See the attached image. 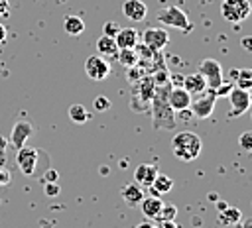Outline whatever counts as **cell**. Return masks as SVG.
<instances>
[{
    "label": "cell",
    "mask_w": 252,
    "mask_h": 228,
    "mask_svg": "<svg viewBox=\"0 0 252 228\" xmlns=\"http://www.w3.org/2000/svg\"><path fill=\"white\" fill-rule=\"evenodd\" d=\"M169 83L165 85H156L154 94L150 98V114H152V126L156 130H175V116L173 108L167 102V92H169Z\"/></svg>",
    "instance_id": "6da1fadb"
},
{
    "label": "cell",
    "mask_w": 252,
    "mask_h": 228,
    "mask_svg": "<svg viewBox=\"0 0 252 228\" xmlns=\"http://www.w3.org/2000/svg\"><path fill=\"white\" fill-rule=\"evenodd\" d=\"M201 149H203V142L201 138L195 134V132H189V130H183V132H177L171 140V151L175 157L183 159V161H193L201 155Z\"/></svg>",
    "instance_id": "7a4b0ae2"
},
{
    "label": "cell",
    "mask_w": 252,
    "mask_h": 228,
    "mask_svg": "<svg viewBox=\"0 0 252 228\" xmlns=\"http://www.w3.org/2000/svg\"><path fill=\"white\" fill-rule=\"evenodd\" d=\"M43 157H49L45 151H41V149H37V147H28V145H24V147H20L18 149V155H16V163H18V169L26 175V177H35V175H39L41 173V169H39V165H45V163H49V161H41Z\"/></svg>",
    "instance_id": "3957f363"
},
{
    "label": "cell",
    "mask_w": 252,
    "mask_h": 228,
    "mask_svg": "<svg viewBox=\"0 0 252 228\" xmlns=\"http://www.w3.org/2000/svg\"><path fill=\"white\" fill-rule=\"evenodd\" d=\"M156 20L163 26H169V28H177L181 31H189L193 29V24L189 22L187 14L179 8V6H165L161 10H158L156 14Z\"/></svg>",
    "instance_id": "277c9868"
},
{
    "label": "cell",
    "mask_w": 252,
    "mask_h": 228,
    "mask_svg": "<svg viewBox=\"0 0 252 228\" xmlns=\"http://www.w3.org/2000/svg\"><path fill=\"white\" fill-rule=\"evenodd\" d=\"M215 102H217V94L213 88H207L195 96H191V104H189V110L191 114H195L199 120H205L213 114L215 110Z\"/></svg>",
    "instance_id": "5b68a950"
},
{
    "label": "cell",
    "mask_w": 252,
    "mask_h": 228,
    "mask_svg": "<svg viewBox=\"0 0 252 228\" xmlns=\"http://www.w3.org/2000/svg\"><path fill=\"white\" fill-rule=\"evenodd\" d=\"M250 10H252V6L248 0H222V6H220L222 18L230 24L244 22L250 16Z\"/></svg>",
    "instance_id": "8992f818"
},
{
    "label": "cell",
    "mask_w": 252,
    "mask_h": 228,
    "mask_svg": "<svg viewBox=\"0 0 252 228\" xmlns=\"http://www.w3.org/2000/svg\"><path fill=\"white\" fill-rule=\"evenodd\" d=\"M199 73L205 77V83H207V88H217L220 83H222V65L217 61V59H211V57H207V59H203L201 63H199Z\"/></svg>",
    "instance_id": "52a82bcc"
},
{
    "label": "cell",
    "mask_w": 252,
    "mask_h": 228,
    "mask_svg": "<svg viewBox=\"0 0 252 228\" xmlns=\"http://www.w3.org/2000/svg\"><path fill=\"white\" fill-rule=\"evenodd\" d=\"M85 73L93 81H104L110 75V63L102 55H91L85 61Z\"/></svg>",
    "instance_id": "ba28073f"
},
{
    "label": "cell",
    "mask_w": 252,
    "mask_h": 228,
    "mask_svg": "<svg viewBox=\"0 0 252 228\" xmlns=\"http://www.w3.org/2000/svg\"><path fill=\"white\" fill-rule=\"evenodd\" d=\"M228 100H230L228 118H238L250 108V90H242V88L234 86L228 94Z\"/></svg>",
    "instance_id": "9c48e42d"
},
{
    "label": "cell",
    "mask_w": 252,
    "mask_h": 228,
    "mask_svg": "<svg viewBox=\"0 0 252 228\" xmlns=\"http://www.w3.org/2000/svg\"><path fill=\"white\" fill-rule=\"evenodd\" d=\"M142 41L144 45H148L152 51H161L167 43H169V33L163 28H148L142 33Z\"/></svg>",
    "instance_id": "30bf717a"
},
{
    "label": "cell",
    "mask_w": 252,
    "mask_h": 228,
    "mask_svg": "<svg viewBox=\"0 0 252 228\" xmlns=\"http://www.w3.org/2000/svg\"><path fill=\"white\" fill-rule=\"evenodd\" d=\"M33 136V124H30L28 120H18L14 126H12V134H10V140L14 143L16 149L24 147L28 138Z\"/></svg>",
    "instance_id": "8fae6325"
},
{
    "label": "cell",
    "mask_w": 252,
    "mask_h": 228,
    "mask_svg": "<svg viewBox=\"0 0 252 228\" xmlns=\"http://www.w3.org/2000/svg\"><path fill=\"white\" fill-rule=\"evenodd\" d=\"M167 102H169V106H171L175 112H179V110H187L189 104H191V94H189L183 86H169Z\"/></svg>",
    "instance_id": "7c38bea8"
},
{
    "label": "cell",
    "mask_w": 252,
    "mask_h": 228,
    "mask_svg": "<svg viewBox=\"0 0 252 228\" xmlns=\"http://www.w3.org/2000/svg\"><path fill=\"white\" fill-rule=\"evenodd\" d=\"M158 173H159V171H158V165H156V163H142V165H138L136 171H134V183H138L140 187L148 189V187L152 185V181L156 179Z\"/></svg>",
    "instance_id": "4fadbf2b"
},
{
    "label": "cell",
    "mask_w": 252,
    "mask_h": 228,
    "mask_svg": "<svg viewBox=\"0 0 252 228\" xmlns=\"http://www.w3.org/2000/svg\"><path fill=\"white\" fill-rule=\"evenodd\" d=\"M122 14L130 20V22H142L148 14V6L142 0H126L122 4Z\"/></svg>",
    "instance_id": "5bb4252c"
},
{
    "label": "cell",
    "mask_w": 252,
    "mask_h": 228,
    "mask_svg": "<svg viewBox=\"0 0 252 228\" xmlns=\"http://www.w3.org/2000/svg\"><path fill=\"white\" fill-rule=\"evenodd\" d=\"M181 86L191 94V96H195V94H199V92H203V90H207V83H205V77L197 71V73H189V75H185L183 77V83H181Z\"/></svg>",
    "instance_id": "9a60e30c"
},
{
    "label": "cell",
    "mask_w": 252,
    "mask_h": 228,
    "mask_svg": "<svg viewBox=\"0 0 252 228\" xmlns=\"http://www.w3.org/2000/svg\"><path fill=\"white\" fill-rule=\"evenodd\" d=\"M120 195L128 206H138L146 193H144V187H140L138 183H128L120 189Z\"/></svg>",
    "instance_id": "2e32d148"
},
{
    "label": "cell",
    "mask_w": 252,
    "mask_h": 228,
    "mask_svg": "<svg viewBox=\"0 0 252 228\" xmlns=\"http://www.w3.org/2000/svg\"><path fill=\"white\" fill-rule=\"evenodd\" d=\"M161 204H163V200H161L158 195H148V197H144V199L140 200L138 206H140V210H142V214H144L146 218L156 220V216H158Z\"/></svg>",
    "instance_id": "e0dca14e"
},
{
    "label": "cell",
    "mask_w": 252,
    "mask_h": 228,
    "mask_svg": "<svg viewBox=\"0 0 252 228\" xmlns=\"http://www.w3.org/2000/svg\"><path fill=\"white\" fill-rule=\"evenodd\" d=\"M138 31L134 28H120L118 33L114 35V41L118 45V49H130L138 43Z\"/></svg>",
    "instance_id": "ac0fdd59"
},
{
    "label": "cell",
    "mask_w": 252,
    "mask_h": 228,
    "mask_svg": "<svg viewBox=\"0 0 252 228\" xmlns=\"http://www.w3.org/2000/svg\"><path fill=\"white\" fill-rule=\"evenodd\" d=\"M152 191V195H167L171 189H173V179L169 175H163V173H158L156 179L152 181V185L148 187Z\"/></svg>",
    "instance_id": "d6986e66"
},
{
    "label": "cell",
    "mask_w": 252,
    "mask_h": 228,
    "mask_svg": "<svg viewBox=\"0 0 252 228\" xmlns=\"http://www.w3.org/2000/svg\"><path fill=\"white\" fill-rule=\"evenodd\" d=\"M240 220H242V212L234 206H226V208L219 210V216H217V222L220 226H236V224H240Z\"/></svg>",
    "instance_id": "ffe728a7"
},
{
    "label": "cell",
    "mask_w": 252,
    "mask_h": 228,
    "mask_svg": "<svg viewBox=\"0 0 252 228\" xmlns=\"http://www.w3.org/2000/svg\"><path fill=\"white\" fill-rule=\"evenodd\" d=\"M63 31L67 33V35H73V37H77V35H81L83 31H85V22H83V18L81 16H65L63 18Z\"/></svg>",
    "instance_id": "44dd1931"
},
{
    "label": "cell",
    "mask_w": 252,
    "mask_h": 228,
    "mask_svg": "<svg viewBox=\"0 0 252 228\" xmlns=\"http://www.w3.org/2000/svg\"><path fill=\"white\" fill-rule=\"evenodd\" d=\"M96 51H98V55H102V57H116L118 45H116L114 37L102 33V35L96 39Z\"/></svg>",
    "instance_id": "7402d4cb"
},
{
    "label": "cell",
    "mask_w": 252,
    "mask_h": 228,
    "mask_svg": "<svg viewBox=\"0 0 252 228\" xmlns=\"http://www.w3.org/2000/svg\"><path fill=\"white\" fill-rule=\"evenodd\" d=\"M69 118H71V122H75V124H85V122L91 118V114L87 112V108H85L83 104H71V106H69Z\"/></svg>",
    "instance_id": "603a6c76"
},
{
    "label": "cell",
    "mask_w": 252,
    "mask_h": 228,
    "mask_svg": "<svg viewBox=\"0 0 252 228\" xmlns=\"http://www.w3.org/2000/svg\"><path fill=\"white\" fill-rule=\"evenodd\" d=\"M116 59L128 69V67H134V65H138V55H136V51H134V47H130V49H118V53H116Z\"/></svg>",
    "instance_id": "cb8c5ba5"
},
{
    "label": "cell",
    "mask_w": 252,
    "mask_h": 228,
    "mask_svg": "<svg viewBox=\"0 0 252 228\" xmlns=\"http://www.w3.org/2000/svg\"><path fill=\"white\" fill-rule=\"evenodd\" d=\"M234 86L242 88V90H250L252 88V71L250 69H238Z\"/></svg>",
    "instance_id": "d4e9b609"
},
{
    "label": "cell",
    "mask_w": 252,
    "mask_h": 228,
    "mask_svg": "<svg viewBox=\"0 0 252 228\" xmlns=\"http://www.w3.org/2000/svg\"><path fill=\"white\" fill-rule=\"evenodd\" d=\"M175 216H177V206L175 204H161V208H159V212H158V216H156V220L159 222V220H175Z\"/></svg>",
    "instance_id": "484cf974"
},
{
    "label": "cell",
    "mask_w": 252,
    "mask_h": 228,
    "mask_svg": "<svg viewBox=\"0 0 252 228\" xmlns=\"http://www.w3.org/2000/svg\"><path fill=\"white\" fill-rule=\"evenodd\" d=\"M93 108H94L96 112H106V110L110 108V100L100 94V96H96V98L93 100Z\"/></svg>",
    "instance_id": "4316f807"
},
{
    "label": "cell",
    "mask_w": 252,
    "mask_h": 228,
    "mask_svg": "<svg viewBox=\"0 0 252 228\" xmlns=\"http://www.w3.org/2000/svg\"><path fill=\"white\" fill-rule=\"evenodd\" d=\"M238 143H240V147H242V149L250 151V149H252V132H250V130L242 132V134L238 136Z\"/></svg>",
    "instance_id": "83f0119b"
},
{
    "label": "cell",
    "mask_w": 252,
    "mask_h": 228,
    "mask_svg": "<svg viewBox=\"0 0 252 228\" xmlns=\"http://www.w3.org/2000/svg\"><path fill=\"white\" fill-rule=\"evenodd\" d=\"M232 88H234V83H232V81H226V83L222 81V83L215 88V94H217V96H228Z\"/></svg>",
    "instance_id": "f1b7e54d"
},
{
    "label": "cell",
    "mask_w": 252,
    "mask_h": 228,
    "mask_svg": "<svg viewBox=\"0 0 252 228\" xmlns=\"http://www.w3.org/2000/svg\"><path fill=\"white\" fill-rule=\"evenodd\" d=\"M57 179H59V173L55 171V169H45L43 173H41V181L43 183H57Z\"/></svg>",
    "instance_id": "f546056e"
},
{
    "label": "cell",
    "mask_w": 252,
    "mask_h": 228,
    "mask_svg": "<svg viewBox=\"0 0 252 228\" xmlns=\"http://www.w3.org/2000/svg\"><path fill=\"white\" fill-rule=\"evenodd\" d=\"M118 29H120V26H118L116 22H106V24L102 26V33H104V35H110V37H114V35L118 33Z\"/></svg>",
    "instance_id": "4dcf8cb0"
},
{
    "label": "cell",
    "mask_w": 252,
    "mask_h": 228,
    "mask_svg": "<svg viewBox=\"0 0 252 228\" xmlns=\"http://www.w3.org/2000/svg\"><path fill=\"white\" fill-rule=\"evenodd\" d=\"M43 193L47 197H57L59 195V185L57 183H43Z\"/></svg>",
    "instance_id": "1f68e13d"
},
{
    "label": "cell",
    "mask_w": 252,
    "mask_h": 228,
    "mask_svg": "<svg viewBox=\"0 0 252 228\" xmlns=\"http://www.w3.org/2000/svg\"><path fill=\"white\" fill-rule=\"evenodd\" d=\"M156 226L158 228H179V224L175 220H159Z\"/></svg>",
    "instance_id": "d6a6232c"
},
{
    "label": "cell",
    "mask_w": 252,
    "mask_h": 228,
    "mask_svg": "<svg viewBox=\"0 0 252 228\" xmlns=\"http://www.w3.org/2000/svg\"><path fill=\"white\" fill-rule=\"evenodd\" d=\"M183 83V75H169V85L171 86H181Z\"/></svg>",
    "instance_id": "836d02e7"
},
{
    "label": "cell",
    "mask_w": 252,
    "mask_h": 228,
    "mask_svg": "<svg viewBox=\"0 0 252 228\" xmlns=\"http://www.w3.org/2000/svg\"><path fill=\"white\" fill-rule=\"evenodd\" d=\"M240 45H242L246 51H252V37H250V35H244V37L240 39Z\"/></svg>",
    "instance_id": "e575fe53"
},
{
    "label": "cell",
    "mask_w": 252,
    "mask_h": 228,
    "mask_svg": "<svg viewBox=\"0 0 252 228\" xmlns=\"http://www.w3.org/2000/svg\"><path fill=\"white\" fill-rule=\"evenodd\" d=\"M8 0H0V16H8Z\"/></svg>",
    "instance_id": "d590c367"
},
{
    "label": "cell",
    "mask_w": 252,
    "mask_h": 228,
    "mask_svg": "<svg viewBox=\"0 0 252 228\" xmlns=\"http://www.w3.org/2000/svg\"><path fill=\"white\" fill-rule=\"evenodd\" d=\"M134 228H158L156 224H152V222H140L138 226H134Z\"/></svg>",
    "instance_id": "8d00e7d4"
},
{
    "label": "cell",
    "mask_w": 252,
    "mask_h": 228,
    "mask_svg": "<svg viewBox=\"0 0 252 228\" xmlns=\"http://www.w3.org/2000/svg\"><path fill=\"white\" fill-rule=\"evenodd\" d=\"M6 41V28H4V24H0V43H4Z\"/></svg>",
    "instance_id": "74e56055"
},
{
    "label": "cell",
    "mask_w": 252,
    "mask_h": 228,
    "mask_svg": "<svg viewBox=\"0 0 252 228\" xmlns=\"http://www.w3.org/2000/svg\"><path fill=\"white\" fill-rule=\"evenodd\" d=\"M226 206H228V204H226L224 200H219V202H217V208H219V210H222V208H226Z\"/></svg>",
    "instance_id": "f35d334b"
}]
</instances>
